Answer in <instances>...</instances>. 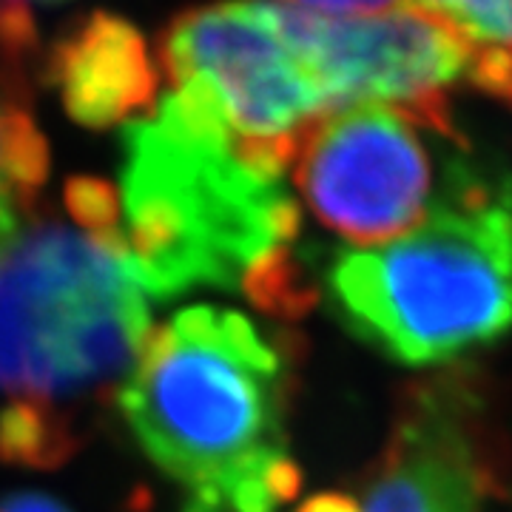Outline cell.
<instances>
[{
	"label": "cell",
	"mask_w": 512,
	"mask_h": 512,
	"mask_svg": "<svg viewBox=\"0 0 512 512\" xmlns=\"http://www.w3.org/2000/svg\"><path fill=\"white\" fill-rule=\"evenodd\" d=\"M123 228L35 205L0 239V458L52 470L120 396L151 336Z\"/></svg>",
	"instance_id": "cell-1"
},
{
	"label": "cell",
	"mask_w": 512,
	"mask_h": 512,
	"mask_svg": "<svg viewBox=\"0 0 512 512\" xmlns=\"http://www.w3.org/2000/svg\"><path fill=\"white\" fill-rule=\"evenodd\" d=\"M288 393V356L271 333L194 305L151 330L117 404L154 467L183 487V512H279L302 487Z\"/></svg>",
	"instance_id": "cell-2"
},
{
	"label": "cell",
	"mask_w": 512,
	"mask_h": 512,
	"mask_svg": "<svg viewBox=\"0 0 512 512\" xmlns=\"http://www.w3.org/2000/svg\"><path fill=\"white\" fill-rule=\"evenodd\" d=\"M120 228L151 299L197 288L248 293L291 254L299 208L285 174L174 92L123 126Z\"/></svg>",
	"instance_id": "cell-3"
},
{
	"label": "cell",
	"mask_w": 512,
	"mask_h": 512,
	"mask_svg": "<svg viewBox=\"0 0 512 512\" xmlns=\"http://www.w3.org/2000/svg\"><path fill=\"white\" fill-rule=\"evenodd\" d=\"M339 322L407 367L453 362L512 330V174L453 157L416 231L333 259Z\"/></svg>",
	"instance_id": "cell-4"
},
{
	"label": "cell",
	"mask_w": 512,
	"mask_h": 512,
	"mask_svg": "<svg viewBox=\"0 0 512 512\" xmlns=\"http://www.w3.org/2000/svg\"><path fill=\"white\" fill-rule=\"evenodd\" d=\"M160 55L171 92L282 174L330 114L291 0H220L183 12L165 29Z\"/></svg>",
	"instance_id": "cell-5"
},
{
	"label": "cell",
	"mask_w": 512,
	"mask_h": 512,
	"mask_svg": "<svg viewBox=\"0 0 512 512\" xmlns=\"http://www.w3.org/2000/svg\"><path fill=\"white\" fill-rule=\"evenodd\" d=\"M427 134L433 128L387 106L328 114L293 154V185L336 237L362 248L387 245L430 217L447 180L453 160L439 177Z\"/></svg>",
	"instance_id": "cell-6"
},
{
	"label": "cell",
	"mask_w": 512,
	"mask_h": 512,
	"mask_svg": "<svg viewBox=\"0 0 512 512\" xmlns=\"http://www.w3.org/2000/svg\"><path fill=\"white\" fill-rule=\"evenodd\" d=\"M299 32L330 114L387 106L458 140L447 92L473 83L481 46L450 20L419 3L365 18H325L299 6Z\"/></svg>",
	"instance_id": "cell-7"
},
{
	"label": "cell",
	"mask_w": 512,
	"mask_h": 512,
	"mask_svg": "<svg viewBox=\"0 0 512 512\" xmlns=\"http://www.w3.org/2000/svg\"><path fill=\"white\" fill-rule=\"evenodd\" d=\"M507 473V441L487 393L467 373H444L402 396L359 504L362 512H484L507 490Z\"/></svg>",
	"instance_id": "cell-8"
},
{
	"label": "cell",
	"mask_w": 512,
	"mask_h": 512,
	"mask_svg": "<svg viewBox=\"0 0 512 512\" xmlns=\"http://www.w3.org/2000/svg\"><path fill=\"white\" fill-rule=\"evenodd\" d=\"M49 77L77 126L106 128L157 103L160 69L128 20L94 12L57 43Z\"/></svg>",
	"instance_id": "cell-9"
},
{
	"label": "cell",
	"mask_w": 512,
	"mask_h": 512,
	"mask_svg": "<svg viewBox=\"0 0 512 512\" xmlns=\"http://www.w3.org/2000/svg\"><path fill=\"white\" fill-rule=\"evenodd\" d=\"M49 174V146L32 114L0 86V239L35 205Z\"/></svg>",
	"instance_id": "cell-10"
},
{
	"label": "cell",
	"mask_w": 512,
	"mask_h": 512,
	"mask_svg": "<svg viewBox=\"0 0 512 512\" xmlns=\"http://www.w3.org/2000/svg\"><path fill=\"white\" fill-rule=\"evenodd\" d=\"M450 20L478 46L512 52V0H413Z\"/></svg>",
	"instance_id": "cell-11"
},
{
	"label": "cell",
	"mask_w": 512,
	"mask_h": 512,
	"mask_svg": "<svg viewBox=\"0 0 512 512\" xmlns=\"http://www.w3.org/2000/svg\"><path fill=\"white\" fill-rule=\"evenodd\" d=\"M291 3L325 18H365V15H382L390 9H399L413 0H291Z\"/></svg>",
	"instance_id": "cell-12"
},
{
	"label": "cell",
	"mask_w": 512,
	"mask_h": 512,
	"mask_svg": "<svg viewBox=\"0 0 512 512\" xmlns=\"http://www.w3.org/2000/svg\"><path fill=\"white\" fill-rule=\"evenodd\" d=\"M29 3H60V0H0V40L12 46L32 43Z\"/></svg>",
	"instance_id": "cell-13"
},
{
	"label": "cell",
	"mask_w": 512,
	"mask_h": 512,
	"mask_svg": "<svg viewBox=\"0 0 512 512\" xmlns=\"http://www.w3.org/2000/svg\"><path fill=\"white\" fill-rule=\"evenodd\" d=\"M0 512H72L57 498L43 493H12L0 498Z\"/></svg>",
	"instance_id": "cell-14"
},
{
	"label": "cell",
	"mask_w": 512,
	"mask_h": 512,
	"mask_svg": "<svg viewBox=\"0 0 512 512\" xmlns=\"http://www.w3.org/2000/svg\"><path fill=\"white\" fill-rule=\"evenodd\" d=\"M296 512H362V504L345 493H319L308 498Z\"/></svg>",
	"instance_id": "cell-15"
}]
</instances>
